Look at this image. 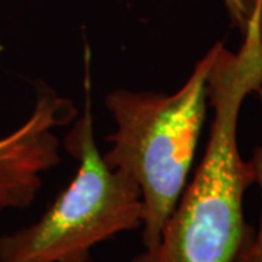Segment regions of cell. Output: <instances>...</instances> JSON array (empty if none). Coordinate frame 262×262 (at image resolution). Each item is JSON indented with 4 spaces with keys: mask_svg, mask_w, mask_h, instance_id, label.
Here are the masks:
<instances>
[{
    "mask_svg": "<svg viewBox=\"0 0 262 262\" xmlns=\"http://www.w3.org/2000/svg\"><path fill=\"white\" fill-rule=\"evenodd\" d=\"M259 96L262 102V77L259 83L256 86L255 92ZM253 170H255V182L261 188V198H262V144L259 149L256 150L255 158L252 160ZM234 262H262V203H261V215H259V225L258 229L253 230L252 236L249 239V242L246 244L244 251L239 253V256L236 258Z\"/></svg>",
    "mask_w": 262,
    "mask_h": 262,
    "instance_id": "cell-5",
    "label": "cell"
},
{
    "mask_svg": "<svg viewBox=\"0 0 262 262\" xmlns=\"http://www.w3.org/2000/svg\"><path fill=\"white\" fill-rule=\"evenodd\" d=\"M207 79L214 110L206 153L162 230L156 246L130 262H234L253 230L246 225L244 196L255 182L252 162L237 144L242 103L262 77V25L253 20L233 53L215 42Z\"/></svg>",
    "mask_w": 262,
    "mask_h": 262,
    "instance_id": "cell-1",
    "label": "cell"
},
{
    "mask_svg": "<svg viewBox=\"0 0 262 262\" xmlns=\"http://www.w3.org/2000/svg\"><path fill=\"white\" fill-rule=\"evenodd\" d=\"M75 105L46 84L37 86L35 108L18 130L0 139V211L32 204L42 173L60 162L56 127L69 124Z\"/></svg>",
    "mask_w": 262,
    "mask_h": 262,
    "instance_id": "cell-4",
    "label": "cell"
},
{
    "mask_svg": "<svg viewBox=\"0 0 262 262\" xmlns=\"http://www.w3.org/2000/svg\"><path fill=\"white\" fill-rule=\"evenodd\" d=\"M84 94L83 117L64 140L79 160L76 177L35 223L0 236V262H91L96 245L141 226L136 181L110 168L95 143L88 50Z\"/></svg>",
    "mask_w": 262,
    "mask_h": 262,
    "instance_id": "cell-3",
    "label": "cell"
},
{
    "mask_svg": "<svg viewBox=\"0 0 262 262\" xmlns=\"http://www.w3.org/2000/svg\"><path fill=\"white\" fill-rule=\"evenodd\" d=\"M217 44L173 94L115 89L105 96L117 128L103 160L130 175L143 201V249L156 246L182 194L207 113V79Z\"/></svg>",
    "mask_w": 262,
    "mask_h": 262,
    "instance_id": "cell-2",
    "label": "cell"
},
{
    "mask_svg": "<svg viewBox=\"0 0 262 262\" xmlns=\"http://www.w3.org/2000/svg\"><path fill=\"white\" fill-rule=\"evenodd\" d=\"M232 22L244 35L253 20L262 24V0H223Z\"/></svg>",
    "mask_w": 262,
    "mask_h": 262,
    "instance_id": "cell-6",
    "label": "cell"
}]
</instances>
